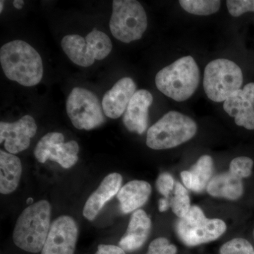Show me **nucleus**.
Wrapping results in <instances>:
<instances>
[{
    "instance_id": "obj_15",
    "label": "nucleus",
    "mask_w": 254,
    "mask_h": 254,
    "mask_svg": "<svg viewBox=\"0 0 254 254\" xmlns=\"http://www.w3.org/2000/svg\"><path fill=\"white\" fill-rule=\"evenodd\" d=\"M123 177L119 173H112L103 179L98 188L87 200L83 215L88 220H95L102 208L121 190Z\"/></svg>"
},
{
    "instance_id": "obj_34",
    "label": "nucleus",
    "mask_w": 254,
    "mask_h": 254,
    "mask_svg": "<svg viewBox=\"0 0 254 254\" xmlns=\"http://www.w3.org/2000/svg\"></svg>"
},
{
    "instance_id": "obj_22",
    "label": "nucleus",
    "mask_w": 254,
    "mask_h": 254,
    "mask_svg": "<svg viewBox=\"0 0 254 254\" xmlns=\"http://www.w3.org/2000/svg\"><path fill=\"white\" fill-rule=\"evenodd\" d=\"M85 39L95 60L105 59L111 53L113 49L111 41L108 35L103 31L93 28V31L87 35Z\"/></svg>"
},
{
    "instance_id": "obj_24",
    "label": "nucleus",
    "mask_w": 254,
    "mask_h": 254,
    "mask_svg": "<svg viewBox=\"0 0 254 254\" xmlns=\"http://www.w3.org/2000/svg\"><path fill=\"white\" fill-rule=\"evenodd\" d=\"M170 207L179 218H184L190 210V198L188 190L183 185L177 182L173 196L170 199Z\"/></svg>"
},
{
    "instance_id": "obj_14",
    "label": "nucleus",
    "mask_w": 254,
    "mask_h": 254,
    "mask_svg": "<svg viewBox=\"0 0 254 254\" xmlns=\"http://www.w3.org/2000/svg\"><path fill=\"white\" fill-rule=\"evenodd\" d=\"M153 95L146 90L137 91L130 100L123 117L127 129L142 134L148 125V111L153 103Z\"/></svg>"
},
{
    "instance_id": "obj_8",
    "label": "nucleus",
    "mask_w": 254,
    "mask_h": 254,
    "mask_svg": "<svg viewBox=\"0 0 254 254\" xmlns=\"http://www.w3.org/2000/svg\"><path fill=\"white\" fill-rule=\"evenodd\" d=\"M66 108L71 123L78 129H93L106 121L98 97L86 88H73L66 100Z\"/></svg>"
},
{
    "instance_id": "obj_28",
    "label": "nucleus",
    "mask_w": 254,
    "mask_h": 254,
    "mask_svg": "<svg viewBox=\"0 0 254 254\" xmlns=\"http://www.w3.org/2000/svg\"><path fill=\"white\" fill-rule=\"evenodd\" d=\"M177 249L164 237L155 239L148 247L146 254H177Z\"/></svg>"
},
{
    "instance_id": "obj_33",
    "label": "nucleus",
    "mask_w": 254,
    "mask_h": 254,
    "mask_svg": "<svg viewBox=\"0 0 254 254\" xmlns=\"http://www.w3.org/2000/svg\"><path fill=\"white\" fill-rule=\"evenodd\" d=\"M0 5H1V6H0V12H1L3 10V6H4V1L1 0V1H0Z\"/></svg>"
},
{
    "instance_id": "obj_17",
    "label": "nucleus",
    "mask_w": 254,
    "mask_h": 254,
    "mask_svg": "<svg viewBox=\"0 0 254 254\" xmlns=\"http://www.w3.org/2000/svg\"><path fill=\"white\" fill-rule=\"evenodd\" d=\"M151 191V186L147 182L133 180L128 182L118 193L122 211L129 213L137 210L146 203Z\"/></svg>"
},
{
    "instance_id": "obj_9",
    "label": "nucleus",
    "mask_w": 254,
    "mask_h": 254,
    "mask_svg": "<svg viewBox=\"0 0 254 254\" xmlns=\"http://www.w3.org/2000/svg\"><path fill=\"white\" fill-rule=\"evenodd\" d=\"M64 136L59 132L47 133L37 143L35 157L38 162L45 163L48 160L56 162L63 168L68 169L78 161L79 145L77 142L64 143Z\"/></svg>"
},
{
    "instance_id": "obj_4",
    "label": "nucleus",
    "mask_w": 254,
    "mask_h": 254,
    "mask_svg": "<svg viewBox=\"0 0 254 254\" xmlns=\"http://www.w3.org/2000/svg\"><path fill=\"white\" fill-rule=\"evenodd\" d=\"M197 131L196 123L190 117L170 111L147 132L146 145L154 150L175 148L190 141Z\"/></svg>"
},
{
    "instance_id": "obj_10",
    "label": "nucleus",
    "mask_w": 254,
    "mask_h": 254,
    "mask_svg": "<svg viewBox=\"0 0 254 254\" xmlns=\"http://www.w3.org/2000/svg\"><path fill=\"white\" fill-rule=\"evenodd\" d=\"M78 234L74 219L62 215L51 224L41 254H74Z\"/></svg>"
},
{
    "instance_id": "obj_27",
    "label": "nucleus",
    "mask_w": 254,
    "mask_h": 254,
    "mask_svg": "<svg viewBox=\"0 0 254 254\" xmlns=\"http://www.w3.org/2000/svg\"><path fill=\"white\" fill-rule=\"evenodd\" d=\"M226 3L229 12L235 17L250 11L254 12V0H227Z\"/></svg>"
},
{
    "instance_id": "obj_32",
    "label": "nucleus",
    "mask_w": 254,
    "mask_h": 254,
    "mask_svg": "<svg viewBox=\"0 0 254 254\" xmlns=\"http://www.w3.org/2000/svg\"><path fill=\"white\" fill-rule=\"evenodd\" d=\"M24 3V1H23V0H15V1H13L14 7L17 9H22Z\"/></svg>"
},
{
    "instance_id": "obj_19",
    "label": "nucleus",
    "mask_w": 254,
    "mask_h": 254,
    "mask_svg": "<svg viewBox=\"0 0 254 254\" xmlns=\"http://www.w3.org/2000/svg\"><path fill=\"white\" fill-rule=\"evenodd\" d=\"M0 192L7 195L16 190L21 180L22 165L17 156L0 151Z\"/></svg>"
},
{
    "instance_id": "obj_18",
    "label": "nucleus",
    "mask_w": 254,
    "mask_h": 254,
    "mask_svg": "<svg viewBox=\"0 0 254 254\" xmlns=\"http://www.w3.org/2000/svg\"><path fill=\"white\" fill-rule=\"evenodd\" d=\"M206 190L212 196L235 200L243 195V182L242 179L229 171L213 177Z\"/></svg>"
},
{
    "instance_id": "obj_25",
    "label": "nucleus",
    "mask_w": 254,
    "mask_h": 254,
    "mask_svg": "<svg viewBox=\"0 0 254 254\" xmlns=\"http://www.w3.org/2000/svg\"><path fill=\"white\" fill-rule=\"evenodd\" d=\"M220 254H254V249L249 241L235 238L222 246Z\"/></svg>"
},
{
    "instance_id": "obj_23",
    "label": "nucleus",
    "mask_w": 254,
    "mask_h": 254,
    "mask_svg": "<svg viewBox=\"0 0 254 254\" xmlns=\"http://www.w3.org/2000/svg\"><path fill=\"white\" fill-rule=\"evenodd\" d=\"M179 3L187 12L199 16L215 14L221 5L218 0H180Z\"/></svg>"
},
{
    "instance_id": "obj_29",
    "label": "nucleus",
    "mask_w": 254,
    "mask_h": 254,
    "mask_svg": "<svg viewBox=\"0 0 254 254\" xmlns=\"http://www.w3.org/2000/svg\"><path fill=\"white\" fill-rule=\"evenodd\" d=\"M175 180L171 175L168 173H163L160 175L156 181V187L158 191L163 195L167 199L170 200V195L175 190Z\"/></svg>"
},
{
    "instance_id": "obj_1",
    "label": "nucleus",
    "mask_w": 254,
    "mask_h": 254,
    "mask_svg": "<svg viewBox=\"0 0 254 254\" xmlns=\"http://www.w3.org/2000/svg\"><path fill=\"white\" fill-rule=\"evenodd\" d=\"M0 63L5 76L23 86H36L43 78L41 55L26 42L4 44L0 50Z\"/></svg>"
},
{
    "instance_id": "obj_7",
    "label": "nucleus",
    "mask_w": 254,
    "mask_h": 254,
    "mask_svg": "<svg viewBox=\"0 0 254 254\" xmlns=\"http://www.w3.org/2000/svg\"><path fill=\"white\" fill-rule=\"evenodd\" d=\"M177 232L185 245L195 247L216 240L227 230L226 224L220 219L205 218L199 207H190L185 218L177 222Z\"/></svg>"
},
{
    "instance_id": "obj_11",
    "label": "nucleus",
    "mask_w": 254,
    "mask_h": 254,
    "mask_svg": "<svg viewBox=\"0 0 254 254\" xmlns=\"http://www.w3.org/2000/svg\"><path fill=\"white\" fill-rule=\"evenodd\" d=\"M37 128L36 121L30 115H25L15 123L1 122L0 143L4 141V148L8 153L17 154L29 147Z\"/></svg>"
},
{
    "instance_id": "obj_2",
    "label": "nucleus",
    "mask_w": 254,
    "mask_h": 254,
    "mask_svg": "<svg viewBox=\"0 0 254 254\" xmlns=\"http://www.w3.org/2000/svg\"><path fill=\"white\" fill-rule=\"evenodd\" d=\"M50 218L51 205L48 200H39L25 209L13 232L16 247L29 253L41 252L51 226Z\"/></svg>"
},
{
    "instance_id": "obj_3",
    "label": "nucleus",
    "mask_w": 254,
    "mask_h": 254,
    "mask_svg": "<svg viewBox=\"0 0 254 254\" xmlns=\"http://www.w3.org/2000/svg\"><path fill=\"white\" fill-rule=\"evenodd\" d=\"M199 81V68L191 56L180 58L155 76L159 91L177 102L189 99L198 88Z\"/></svg>"
},
{
    "instance_id": "obj_12",
    "label": "nucleus",
    "mask_w": 254,
    "mask_h": 254,
    "mask_svg": "<svg viewBox=\"0 0 254 254\" xmlns=\"http://www.w3.org/2000/svg\"><path fill=\"white\" fill-rule=\"evenodd\" d=\"M223 109L235 118L237 125L254 130V83L232 93L224 102Z\"/></svg>"
},
{
    "instance_id": "obj_30",
    "label": "nucleus",
    "mask_w": 254,
    "mask_h": 254,
    "mask_svg": "<svg viewBox=\"0 0 254 254\" xmlns=\"http://www.w3.org/2000/svg\"><path fill=\"white\" fill-rule=\"evenodd\" d=\"M95 254H126L120 247L115 245H100Z\"/></svg>"
},
{
    "instance_id": "obj_13",
    "label": "nucleus",
    "mask_w": 254,
    "mask_h": 254,
    "mask_svg": "<svg viewBox=\"0 0 254 254\" xmlns=\"http://www.w3.org/2000/svg\"><path fill=\"white\" fill-rule=\"evenodd\" d=\"M136 90V83L131 78H123L116 82L103 96L102 106L105 116L111 119L120 118L126 111Z\"/></svg>"
},
{
    "instance_id": "obj_5",
    "label": "nucleus",
    "mask_w": 254,
    "mask_h": 254,
    "mask_svg": "<svg viewBox=\"0 0 254 254\" xmlns=\"http://www.w3.org/2000/svg\"><path fill=\"white\" fill-rule=\"evenodd\" d=\"M148 26V18L141 3L135 0H114L110 21L112 34L125 43L141 39Z\"/></svg>"
},
{
    "instance_id": "obj_20",
    "label": "nucleus",
    "mask_w": 254,
    "mask_h": 254,
    "mask_svg": "<svg viewBox=\"0 0 254 254\" xmlns=\"http://www.w3.org/2000/svg\"><path fill=\"white\" fill-rule=\"evenodd\" d=\"M213 173V159L210 155H203L189 171L181 173L184 185L189 190L201 192L207 188Z\"/></svg>"
},
{
    "instance_id": "obj_26",
    "label": "nucleus",
    "mask_w": 254,
    "mask_h": 254,
    "mask_svg": "<svg viewBox=\"0 0 254 254\" xmlns=\"http://www.w3.org/2000/svg\"><path fill=\"white\" fill-rule=\"evenodd\" d=\"M253 165L254 161L250 158L246 156L237 157L232 160L229 171L241 179L247 178L252 175Z\"/></svg>"
},
{
    "instance_id": "obj_6",
    "label": "nucleus",
    "mask_w": 254,
    "mask_h": 254,
    "mask_svg": "<svg viewBox=\"0 0 254 254\" xmlns=\"http://www.w3.org/2000/svg\"><path fill=\"white\" fill-rule=\"evenodd\" d=\"M243 83L240 66L227 59L210 62L205 68L203 88L209 99L221 103L238 90Z\"/></svg>"
},
{
    "instance_id": "obj_16",
    "label": "nucleus",
    "mask_w": 254,
    "mask_h": 254,
    "mask_svg": "<svg viewBox=\"0 0 254 254\" xmlns=\"http://www.w3.org/2000/svg\"><path fill=\"white\" fill-rule=\"evenodd\" d=\"M151 220L144 210H137L132 214L126 233L119 246L125 252H131L141 248L149 236Z\"/></svg>"
},
{
    "instance_id": "obj_21",
    "label": "nucleus",
    "mask_w": 254,
    "mask_h": 254,
    "mask_svg": "<svg viewBox=\"0 0 254 254\" xmlns=\"http://www.w3.org/2000/svg\"><path fill=\"white\" fill-rule=\"evenodd\" d=\"M61 45L65 54L75 64L88 67L94 64L95 60L86 39L83 37L68 35L64 37Z\"/></svg>"
},
{
    "instance_id": "obj_31",
    "label": "nucleus",
    "mask_w": 254,
    "mask_h": 254,
    "mask_svg": "<svg viewBox=\"0 0 254 254\" xmlns=\"http://www.w3.org/2000/svg\"><path fill=\"white\" fill-rule=\"evenodd\" d=\"M170 207V200L167 198H161L159 200V210L161 213L166 211Z\"/></svg>"
}]
</instances>
